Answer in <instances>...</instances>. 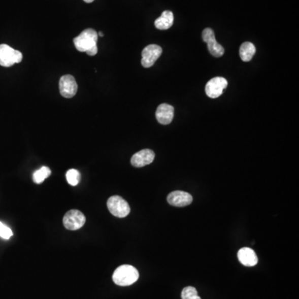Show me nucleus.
<instances>
[{"label":"nucleus","mask_w":299,"mask_h":299,"mask_svg":"<svg viewBox=\"0 0 299 299\" xmlns=\"http://www.w3.org/2000/svg\"><path fill=\"white\" fill-rule=\"evenodd\" d=\"M139 279V273L131 265H121L115 270L112 279L117 285L130 286Z\"/></svg>","instance_id":"nucleus-2"},{"label":"nucleus","mask_w":299,"mask_h":299,"mask_svg":"<svg viewBox=\"0 0 299 299\" xmlns=\"http://www.w3.org/2000/svg\"><path fill=\"white\" fill-rule=\"evenodd\" d=\"M174 23V14L172 11L163 12L160 17L155 21V26L157 29L167 30L172 27Z\"/></svg>","instance_id":"nucleus-14"},{"label":"nucleus","mask_w":299,"mask_h":299,"mask_svg":"<svg viewBox=\"0 0 299 299\" xmlns=\"http://www.w3.org/2000/svg\"><path fill=\"white\" fill-rule=\"evenodd\" d=\"M60 94L65 98H72L78 91V84L72 75H64L60 78Z\"/></svg>","instance_id":"nucleus-9"},{"label":"nucleus","mask_w":299,"mask_h":299,"mask_svg":"<svg viewBox=\"0 0 299 299\" xmlns=\"http://www.w3.org/2000/svg\"><path fill=\"white\" fill-rule=\"evenodd\" d=\"M13 236V232L9 227L6 226L2 222H0V237L5 240H9V238Z\"/></svg>","instance_id":"nucleus-19"},{"label":"nucleus","mask_w":299,"mask_h":299,"mask_svg":"<svg viewBox=\"0 0 299 299\" xmlns=\"http://www.w3.org/2000/svg\"><path fill=\"white\" fill-rule=\"evenodd\" d=\"M161 54H162V48L160 46L156 45V44L146 46V48L142 50V66L146 69L153 66Z\"/></svg>","instance_id":"nucleus-7"},{"label":"nucleus","mask_w":299,"mask_h":299,"mask_svg":"<svg viewBox=\"0 0 299 299\" xmlns=\"http://www.w3.org/2000/svg\"><path fill=\"white\" fill-rule=\"evenodd\" d=\"M23 60V54L7 44H0V66L9 68L19 63Z\"/></svg>","instance_id":"nucleus-3"},{"label":"nucleus","mask_w":299,"mask_h":299,"mask_svg":"<svg viewBox=\"0 0 299 299\" xmlns=\"http://www.w3.org/2000/svg\"><path fill=\"white\" fill-rule=\"evenodd\" d=\"M98 35H99V36H101V37L104 36V35H103V32H99Z\"/></svg>","instance_id":"nucleus-21"},{"label":"nucleus","mask_w":299,"mask_h":299,"mask_svg":"<svg viewBox=\"0 0 299 299\" xmlns=\"http://www.w3.org/2000/svg\"><path fill=\"white\" fill-rule=\"evenodd\" d=\"M181 298L182 299H201L198 295L196 288L191 286L185 287L181 292Z\"/></svg>","instance_id":"nucleus-18"},{"label":"nucleus","mask_w":299,"mask_h":299,"mask_svg":"<svg viewBox=\"0 0 299 299\" xmlns=\"http://www.w3.org/2000/svg\"><path fill=\"white\" fill-rule=\"evenodd\" d=\"M167 201L171 206H176V207H185L189 206L193 201V197L191 194L187 192L176 190L172 192L167 196Z\"/></svg>","instance_id":"nucleus-11"},{"label":"nucleus","mask_w":299,"mask_h":299,"mask_svg":"<svg viewBox=\"0 0 299 299\" xmlns=\"http://www.w3.org/2000/svg\"><path fill=\"white\" fill-rule=\"evenodd\" d=\"M202 39L203 41L207 44L208 50L210 54L213 55L215 57H220L224 55V48L223 46L216 41L215 39V32L213 29L207 27L202 32Z\"/></svg>","instance_id":"nucleus-6"},{"label":"nucleus","mask_w":299,"mask_h":299,"mask_svg":"<svg viewBox=\"0 0 299 299\" xmlns=\"http://www.w3.org/2000/svg\"><path fill=\"white\" fill-rule=\"evenodd\" d=\"M86 223L83 213L78 210H72L67 212L63 217V225L69 230H78Z\"/></svg>","instance_id":"nucleus-5"},{"label":"nucleus","mask_w":299,"mask_h":299,"mask_svg":"<svg viewBox=\"0 0 299 299\" xmlns=\"http://www.w3.org/2000/svg\"><path fill=\"white\" fill-rule=\"evenodd\" d=\"M238 259L246 267H254L258 263V257L254 249L249 247L240 249L238 252Z\"/></svg>","instance_id":"nucleus-13"},{"label":"nucleus","mask_w":299,"mask_h":299,"mask_svg":"<svg viewBox=\"0 0 299 299\" xmlns=\"http://www.w3.org/2000/svg\"><path fill=\"white\" fill-rule=\"evenodd\" d=\"M108 208L112 215L118 218L126 217L130 212L129 204L118 195L110 197L108 201Z\"/></svg>","instance_id":"nucleus-4"},{"label":"nucleus","mask_w":299,"mask_h":299,"mask_svg":"<svg viewBox=\"0 0 299 299\" xmlns=\"http://www.w3.org/2000/svg\"><path fill=\"white\" fill-rule=\"evenodd\" d=\"M255 53V46L250 42H245L240 46V56L244 62L251 61Z\"/></svg>","instance_id":"nucleus-15"},{"label":"nucleus","mask_w":299,"mask_h":299,"mask_svg":"<svg viewBox=\"0 0 299 299\" xmlns=\"http://www.w3.org/2000/svg\"><path fill=\"white\" fill-rule=\"evenodd\" d=\"M155 152L150 149H144L138 151L132 155L130 159V163L133 167H146L147 164H151L155 160Z\"/></svg>","instance_id":"nucleus-10"},{"label":"nucleus","mask_w":299,"mask_h":299,"mask_svg":"<svg viewBox=\"0 0 299 299\" xmlns=\"http://www.w3.org/2000/svg\"><path fill=\"white\" fill-rule=\"evenodd\" d=\"M228 86V81L221 77H216L209 81L206 86V93L210 98H218Z\"/></svg>","instance_id":"nucleus-8"},{"label":"nucleus","mask_w":299,"mask_h":299,"mask_svg":"<svg viewBox=\"0 0 299 299\" xmlns=\"http://www.w3.org/2000/svg\"><path fill=\"white\" fill-rule=\"evenodd\" d=\"M67 181L69 182V185L76 186L80 182L81 175L78 171L75 169L69 170L66 174Z\"/></svg>","instance_id":"nucleus-17"},{"label":"nucleus","mask_w":299,"mask_h":299,"mask_svg":"<svg viewBox=\"0 0 299 299\" xmlns=\"http://www.w3.org/2000/svg\"><path fill=\"white\" fill-rule=\"evenodd\" d=\"M174 110L172 106L163 103L160 104L155 112V117L157 119L158 122L162 125H168L172 122L174 118Z\"/></svg>","instance_id":"nucleus-12"},{"label":"nucleus","mask_w":299,"mask_h":299,"mask_svg":"<svg viewBox=\"0 0 299 299\" xmlns=\"http://www.w3.org/2000/svg\"><path fill=\"white\" fill-rule=\"evenodd\" d=\"M51 170L47 167H43L34 173L32 178L36 184H41L45 181V179L50 176Z\"/></svg>","instance_id":"nucleus-16"},{"label":"nucleus","mask_w":299,"mask_h":299,"mask_svg":"<svg viewBox=\"0 0 299 299\" xmlns=\"http://www.w3.org/2000/svg\"><path fill=\"white\" fill-rule=\"evenodd\" d=\"M97 39V32L92 28H87L82 31L78 37H76L73 39V43L79 52L86 53L89 56H95L98 51L96 46Z\"/></svg>","instance_id":"nucleus-1"},{"label":"nucleus","mask_w":299,"mask_h":299,"mask_svg":"<svg viewBox=\"0 0 299 299\" xmlns=\"http://www.w3.org/2000/svg\"><path fill=\"white\" fill-rule=\"evenodd\" d=\"M93 1L94 0H84V2L88 3V4H90V3L93 2Z\"/></svg>","instance_id":"nucleus-20"}]
</instances>
